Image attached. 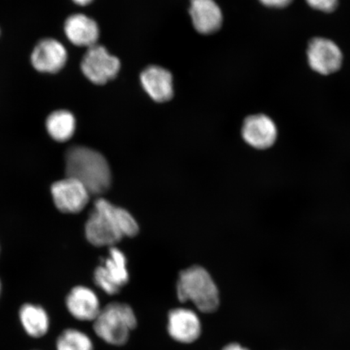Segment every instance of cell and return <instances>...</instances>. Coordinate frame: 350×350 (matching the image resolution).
Returning a JSON list of instances; mask_svg holds the SVG:
<instances>
[{
  "instance_id": "5bb4252c",
  "label": "cell",
  "mask_w": 350,
  "mask_h": 350,
  "mask_svg": "<svg viewBox=\"0 0 350 350\" xmlns=\"http://www.w3.org/2000/svg\"><path fill=\"white\" fill-rule=\"evenodd\" d=\"M141 81L144 90L155 102L165 103L172 98L173 77L168 70L150 66L142 72Z\"/></svg>"
},
{
  "instance_id": "5b68a950",
  "label": "cell",
  "mask_w": 350,
  "mask_h": 350,
  "mask_svg": "<svg viewBox=\"0 0 350 350\" xmlns=\"http://www.w3.org/2000/svg\"><path fill=\"white\" fill-rule=\"evenodd\" d=\"M120 67V59L98 44L88 48L81 64L83 74L95 85H105L113 80L119 73Z\"/></svg>"
},
{
  "instance_id": "7c38bea8",
  "label": "cell",
  "mask_w": 350,
  "mask_h": 350,
  "mask_svg": "<svg viewBox=\"0 0 350 350\" xmlns=\"http://www.w3.org/2000/svg\"><path fill=\"white\" fill-rule=\"evenodd\" d=\"M65 304L69 314L83 322H94L102 309L97 295L91 288L81 286L70 291Z\"/></svg>"
},
{
  "instance_id": "7402d4cb",
  "label": "cell",
  "mask_w": 350,
  "mask_h": 350,
  "mask_svg": "<svg viewBox=\"0 0 350 350\" xmlns=\"http://www.w3.org/2000/svg\"><path fill=\"white\" fill-rule=\"evenodd\" d=\"M72 1L77 4V5L86 6L89 5L94 0H72Z\"/></svg>"
},
{
  "instance_id": "7a4b0ae2",
  "label": "cell",
  "mask_w": 350,
  "mask_h": 350,
  "mask_svg": "<svg viewBox=\"0 0 350 350\" xmlns=\"http://www.w3.org/2000/svg\"><path fill=\"white\" fill-rule=\"evenodd\" d=\"M65 172L67 177L81 182L90 195H103L111 185L107 159L102 153L85 146H74L66 152Z\"/></svg>"
},
{
  "instance_id": "8992f818",
  "label": "cell",
  "mask_w": 350,
  "mask_h": 350,
  "mask_svg": "<svg viewBox=\"0 0 350 350\" xmlns=\"http://www.w3.org/2000/svg\"><path fill=\"white\" fill-rule=\"evenodd\" d=\"M96 286L109 295L120 293L129 281L124 254L116 247L109 249V256L96 269L94 275Z\"/></svg>"
},
{
  "instance_id": "9c48e42d",
  "label": "cell",
  "mask_w": 350,
  "mask_h": 350,
  "mask_svg": "<svg viewBox=\"0 0 350 350\" xmlns=\"http://www.w3.org/2000/svg\"><path fill=\"white\" fill-rule=\"evenodd\" d=\"M68 51L55 38H44L33 48L30 60L39 72L57 73L67 64Z\"/></svg>"
},
{
  "instance_id": "277c9868",
  "label": "cell",
  "mask_w": 350,
  "mask_h": 350,
  "mask_svg": "<svg viewBox=\"0 0 350 350\" xmlns=\"http://www.w3.org/2000/svg\"><path fill=\"white\" fill-rule=\"evenodd\" d=\"M93 323L95 334L100 339L121 347L128 342L131 332L137 325V319L129 305L116 301L100 309Z\"/></svg>"
},
{
  "instance_id": "2e32d148",
  "label": "cell",
  "mask_w": 350,
  "mask_h": 350,
  "mask_svg": "<svg viewBox=\"0 0 350 350\" xmlns=\"http://www.w3.org/2000/svg\"><path fill=\"white\" fill-rule=\"evenodd\" d=\"M19 319L25 334L32 338H42L49 332V314L42 306L25 304L19 310Z\"/></svg>"
},
{
  "instance_id": "9a60e30c",
  "label": "cell",
  "mask_w": 350,
  "mask_h": 350,
  "mask_svg": "<svg viewBox=\"0 0 350 350\" xmlns=\"http://www.w3.org/2000/svg\"><path fill=\"white\" fill-rule=\"evenodd\" d=\"M190 15L195 29L200 33H213L221 28L222 13L214 0H191Z\"/></svg>"
},
{
  "instance_id": "d6986e66",
  "label": "cell",
  "mask_w": 350,
  "mask_h": 350,
  "mask_svg": "<svg viewBox=\"0 0 350 350\" xmlns=\"http://www.w3.org/2000/svg\"><path fill=\"white\" fill-rule=\"evenodd\" d=\"M306 1L314 10L331 12L336 10L338 0H306Z\"/></svg>"
},
{
  "instance_id": "30bf717a",
  "label": "cell",
  "mask_w": 350,
  "mask_h": 350,
  "mask_svg": "<svg viewBox=\"0 0 350 350\" xmlns=\"http://www.w3.org/2000/svg\"><path fill=\"white\" fill-rule=\"evenodd\" d=\"M278 128L272 119L265 115H254L245 120L242 135L256 150H267L273 146L278 139Z\"/></svg>"
},
{
  "instance_id": "3957f363",
  "label": "cell",
  "mask_w": 350,
  "mask_h": 350,
  "mask_svg": "<svg viewBox=\"0 0 350 350\" xmlns=\"http://www.w3.org/2000/svg\"><path fill=\"white\" fill-rule=\"evenodd\" d=\"M177 295L182 303L190 301L200 312H215L220 296L211 275L202 267L192 266L179 273Z\"/></svg>"
},
{
  "instance_id": "603a6c76",
  "label": "cell",
  "mask_w": 350,
  "mask_h": 350,
  "mask_svg": "<svg viewBox=\"0 0 350 350\" xmlns=\"http://www.w3.org/2000/svg\"><path fill=\"white\" fill-rule=\"evenodd\" d=\"M0 295H1V283H0Z\"/></svg>"
},
{
  "instance_id": "6da1fadb",
  "label": "cell",
  "mask_w": 350,
  "mask_h": 350,
  "mask_svg": "<svg viewBox=\"0 0 350 350\" xmlns=\"http://www.w3.org/2000/svg\"><path fill=\"white\" fill-rule=\"evenodd\" d=\"M138 232L137 222L130 213L103 198L95 201L85 224L86 239L95 247H112Z\"/></svg>"
},
{
  "instance_id": "ba28073f",
  "label": "cell",
  "mask_w": 350,
  "mask_h": 350,
  "mask_svg": "<svg viewBox=\"0 0 350 350\" xmlns=\"http://www.w3.org/2000/svg\"><path fill=\"white\" fill-rule=\"evenodd\" d=\"M308 59L314 71L322 75H329L338 71L342 64L343 55L335 42L329 39L316 38L309 42Z\"/></svg>"
},
{
  "instance_id": "8fae6325",
  "label": "cell",
  "mask_w": 350,
  "mask_h": 350,
  "mask_svg": "<svg viewBox=\"0 0 350 350\" xmlns=\"http://www.w3.org/2000/svg\"><path fill=\"white\" fill-rule=\"evenodd\" d=\"M202 331L200 319L190 309L176 308L170 310L168 317V332L179 343H193Z\"/></svg>"
},
{
  "instance_id": "52a82bcc",
  "label": "cell",
  "mask_w": 350,
  "mask_h": 350,
  "mask_svg": "<svg viewBox=\"0 0 350 350\" xmlns=\"http://www.w3.org/2000/svg\"><path fill=\"white\" fill-rule=\"evenodd\" d=\"M51 194L57 208L64 213H78L89 203L90 193L81 182L66 177L51 186Z\"/></svg>"
},
{
  "instance_id": "ac0fdd59",
  "label": "cell",
  "mask_w": 350,
  "mask_h": 350,
  "mask_svg": "<svg viewBox=\"0 0 350 350\" xmlns=\"http://www.w3.org/2000/svg\"><path fill=\"white\" fill-rule=\"evenodd\" d=\"M56 350H94L93 341L90 336L77 328L64 330L55 343Z\"/></svg>"
},
{
  "instance_id": "4fadbf2b",
  "label": "cell",
  "mask_w": 350,
  "mask_h": 350,
  "mask_svg": "<svg viewBox=\"0 0 350 350\" xmlns=\"http://www.w3.org/2000/svg\"><path fill=\"white\" fill-rule=\"evenodd\" d=\"M64 33L73 45L90 48L97 44L100 32L97 22L82 13H76L65 21Z\"/></svg>"
},
{
  "instance_id": "e0dca14e",
  "label": "cell",
  "mask_w": 350,
  "mask_h": 350,
  "mask_svg": "<svg viewBox=\"0 0 350 350\" xmlns=\"http://www.w3.org/2000/svg\"><path fill=\"white\" fill-rule=\"evenodd\" d=\"M75 116L67 109L52 112L46 120L48 133L55 142H65L72 137L76 131Z\"/></svg>"
},
{
  "instance_id": "ffe728a7",
  "label": "cell",
  "mask_w": 350,
  "mask_h": 350,
  "mask_svg": "<svg viewBox=\"0 0 350 350\" xmlns=\"http://www.w3.org/2000/svg\"><path fill=\"white\" fill-rule=\"evenodd\" d=\"M266 6L273 8H284L290 4L293 0H260Z\"/></svg>"
},
{
  "instance_id": "44dd1931",
  "label": "cell",
  "mask_w": 350,
  "mask_h": 350,
  "mask_svg": "<svg viewBox=\"0 0 350 350\" xmlns=\"http://www.w3.org/2000/svg\"><path fill=\"white\" fill-rule=\"evenodd\" d=\"M221 350H250L246 347H243L242 345L238 343H230L226 345Z\"/></svg>"
}]
</instances>
